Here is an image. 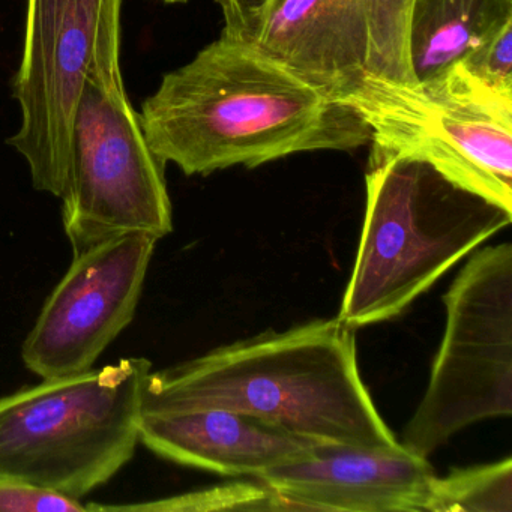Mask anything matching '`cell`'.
I'll return each instance as SVG.
<instances>
[{
    "mask_svg": "<svg viewBox=\"0 0 512 512\" xmlns=\"http://www.w3.org/2000/svg\"><path fill=\"white\" fill-rule=\"evenodd\" d=\"M227 511V509H260V511H283L290 509L289 503L278 496L271 487L260 481L235 482L217 485L206 490L191 491L167 499L139 505L88 506V511H149V512H191Z\"/></svg>",
    "mask_w": 512,
    "mask_h": 512,
    "instance_id": "15",
    "label": "cell"
},
{
    "mask_svg": "<svg viewBox=\"0 0 512 512\" xmlns=\"http://www.w3.org/2000/svg\"><path fill=\"white\" fill-rule=\"evenodd\" d=\"M409 0H371L380 74L391 79H409L404 61V25Z\"/></svg>",
    "mask_w": 512,
    "mask_h": 512,
    "instance_id": "16",
    "label": "cell"
},
{
    "mask_svg": "<svg viewBox=\"0 0 512 512\" xmlns=\"http://www.w3.org/2000/svg\"><path fill=\"white\" fill-rule=\"evenodd\" d=\"M427 511L512 512L511 458L436 476Z\"/></svg>",
    "mask_w": 512,
    "mask_h": 512,
    "instance_id": "14",
    "label": "cell"
},
{
    "mask_svg": "<svg viewBox=\"0 0 512 512\" xmlns=\"http://www.w3.org/2000/svg\"><path fill=\"white\" fill-rule=\"evenodd\" d=\"M443 302L442 344L401 440L424 458L469 425L512 415V245L473 254Z\"/></svg>",
    "mask_w": 512,
    "mask_h": 512,
    "instance_id": "7",
    "label": "cell"
},
{
    "mask_svg": "<svg viewBox=\"0 0 512 512\" xmlns=\"http://www.w3.org/2000/svg\"><path fill=\"white\" fill-rule=\"evenodd\" d=\"M338 103L361 116L373 148L421 158L512 211V94L458 64L422 83L367 74Z\"/></svg>",
    "mask_w": 512,
    "mask_h": 512,
    "instance_id": "6",
    "label": "cell"
},
{
    "mask_svg": "<svg viewBox=\"0 0 512 512\" xmlns=\"http://www.w3.org/2000/svg\"><path fill=\"white\" fill-rule=\"evenodd\" d=\"M460 65L490 88L512 94V23L503 26Z\"/></svg>",
    "mask_w": 512,
    "mask_h": 512,
    "instance_id": "17",
    "label": "cell"
},
{
    "mask_svg": "<svg viewBox=\"0 0 512 512\" xmlns=\"http://www.w3.org/2000/svg\"><path fill=\"white\" fill-rule=\"evenodd\" d=\"M224 14L223 35L229 38L242 40L250 29L251 23L256 19L265 0H215Z\"/></svg>",
    "mask_w": 512,
    "mask_h": 512,
    "instance_id": "19",
    "label": "cell"
},
{
    "mask_svg": "<svg viewBox=\"0 0 512 512\" xmlns=\"http://www.w3.org/2000/svg\"><path fill=\"white\" fill-rule=\"evenodd\" d=\"M242 41L334 101L380 74L371 0H265Z\"/></svg>",
    "mask_w": 512,
    "mask_h": 512,
    "instance_id": "10",
    "label": "cell"
},
{
    "mask_svg": "<svg viewBox=\"0 0 512 512\" xmlns=\"http://www.w3.org/2000/svg\"><path fill=\"white\" fill-rule=\"evenodd\" d=\"M122 0H103L97 47L71 128L62 221L73 256L130 232L173 230L166 163L152 152L122 80Z\"/></svg>",
    "mask_w": 512,
    "mask_h": 512,
    "instance_id": "4",
    "label": "cell"
},
{
    "mask_svg": "<svg viewBox=\"0 0 512 512\" xmlns=\"http://www.w3.org/2000/svg\"><path fill=\"white\" fill-rule=\"evenodd\" d=\"M512 23V0H409L404 61L409 82L443 76Z\"/></svg>",
    "mask_w": 512,
    "mask_h": 512,
    "instance_id": "13",
    "label": "cell"
},
{
    "mask_svg": "<svg viewBox=\"0 0 512 512\" xmlns=\"http://www.w3.org/2000/svg\"><path fill=\"white\" fill-rule=\"evenodd\" d=\"M103 0H28L22 61L13 83L22 110L7 140L31 170L35 190L62 199L71 128L97 47Z\"/></svg>",
    "mask_w": 512,
    "mask_h": 512,
    "instance_id": "8",
    "label": "cell"
},
{
    "mask_svg": "<svg viewBox=\"0 0 512 512\" xmlns=\"http://www.w3.org/2000/svg\"><path fill=\"white\" fill-rule=\"evenodd\" d=\"M161 2H164V4H185V2H188V0H161Z\"/></svg>",
    "mask_w": 512,
    "mask_h": 512,
    "instance_id": "20",
    "label": "cell"
},
{
    "mask_svg": "<svg viewBox=\"0 0 512 512\" xmlns=\"http://www.w3.org/2000/svg\"><path fill=\"white\" fill-rule=\"evenodd\" d=\"M152 152L187 176L370 143L361 116L226 35L167 73L142 104Z\"/></svg>",
    "mask_w": 512,
    "mask_h": 512,
    "instance_id": "1",
    "label": "cell"
},
{
    "mask_svg": "<svg viewBox=\"0 0 512 512\" xmlns=\"http://www.w3.org/2000/svg\"><path fill=\"white\" fill-rule=\"evenodd\" d=\"M151 368L125 358L0 397V478L77 500L109 482L136 454Z\"/></svg>",
    "mask_w": 512,
    "mask_h": 512,
    "instance_id": "5",
    "label": "cell"
},
{
    "mask_svg": "<svg viewBox=\"0 0 512 512\" xmlns=\"http://www.w3.org/2000/svg\"><path fill=\"white\" fill-rule=\"evenodd\" d=\"M80 500L16 478H0V512H86Z\"/></svg>",
    "mask_w": 512,
    "mask_h": 512,
    "instance_id": "18",
    "label": "cell"
},
{
    "mask_svg": "<svg viewBox=\"0 0 512 512\" xmlns=\"http://www.w3.org/2000/svg\"><path fill=\"white\" fill-rule=\"evenodd\" d=\"M157 236H113L73 256L23 344L26 368L41 379L92 370L133 322Z\"/></svg>",
    "mask_w": 512,
    "mask_h": 512,
    "instance_id": "9",
    "label": "cell"
},
{
    "mask_svg": "<svg viewBox=\"0 0 512 512\" xmlns=\"http://www.w3.org/2000/svg\"><path fill=\"white\" fill-rule=\"evenodd\" d=\"M355 331L313 320L151 371L140 412L226 409L314 443L400 448L362 382Z\"/></svg>",
    "mask_w": 512,
    "mask_h": 512,
    "instance_id": "2",
    "label": "cell"
},
{
    "mask_svg": "<svg viewBox=\"0 0 512 512\" xmlns=\"http://www.w3.org/2000/svg\"><path fill=\"white\" fill-rule=\"evenodd\" d=\"M139 440L181 466L254 478L308 457L316 446L271 422L226 409L140 412Z\"/></svg>",
    "mask_w": 512,
    "mask_h": 512,
    "instance_id": "12",
    "label": "cell"
},
{
    "mask_svg": "<svg viewBox=\"0 0 512 512\" xmlns=\"http://www.w3.org/2000/svg\"><path fill=\"white\" fill-rule=\"evenodd\" d=\"M365 188L361 242L337 316L353 329L400 316L512 220V211L412 155L371 148Z\"/></svg>",
    "mask_w": 512,
    "mask_h": 512,
    "instance_id": "3",
    "label": "cell"
},
{
    "mask_svg": "<svg viewBox=\"0 0 512 512\" xmlns=\"http://www.w3.org/2000/svg\"><path fill=\"white\" fill-rule=\"evenodd\" d=\"M436 478L428 458L397 449L316 443L308 457L266 470L260 481L290 509L427 511Z\"/></svg>",
    "mask_w": 512,
    "mask_h": 512,
    "instance_id": "11",
    "label": "cell"
}]
</instances>
